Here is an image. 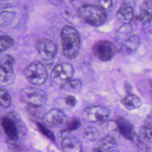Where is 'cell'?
<instances>
[{"instance_id": "1", "label": "cell", "mask_w": 152, "mask_h": 152, "mask_svg": "<svg viewBox=\"0 0 152 152\" xmlns=\"http://www.w3.org/2000/svg\"><path fill=\"white\" fill-rule=\"evenodd\" d=\"M62 50L68 59L75 58L80 52L81 39L77 30L70 26H65L61 31Z\"/></svg>"}, {"instance_id": "2", "label": "cell", "mask_w": 152, "mask_h": 152, "mask_svg": "<svg viewBox=\"0 0 152 152\" xmlns=\"http://www.w3.org/2000/svg\"><path fill=\"white\" fill-rule=\"evenodd\" d=\"M78 14L84 23L92 26H101L107 19L106 11L97 5H83L78 9Z\"/></svg>"}, {"instance_id": "3", "label": "cell", "mask_w": 152, "mask_h": 152, "mask_svg": "<svg viewBox=\"0 0 152 152\" xmlns=\"http://www.w3.org/2000/svg\"><path fill=\"white\" fill-rule=\"evenodd\" d=\"M19 96L23 102L35 107L43 106L48 99L47 94L43 90L33 87L21 89Z\"/></svg>"}, {"instance_id": "4", "label": "cell", "mask_w": 152, "mask_h": 152, "mask_svg": "<svg viewBox=\"0 0 152 152\" xmlns=\"http://www.w3.org/2000/svg\"><path fill=\"white\" fill-rule=\"evenodd\" d=\"M23 72L27 80L32 84H43L48 78L47 71L43 64L39 61L31 62L24 69Z\"/></svg>"}, {"instance_id": "5", "label": "cell", "mask_w": 152, "mask_h": 152, "mask_svg": "<svg viewBox=\"0 0 152 152\" xmlns=\"http://www.w3.org/2000/svg\"><path fill=\"white\" fill-rule=\"evenodd\" d=\"M93 55L99 60L104 62L110 61L115 53V46L107 40H99L92 46Z\"/></svg>"}, {"instance_id": "6", "label": "cell", "mask_w": 152, "mask_h": 152, "mask_svg": "<svg viewBox=\"0 0 152 152\" xmlns=\"http://www.w3.org/2000/svg\"><path fill=\"white\" fill-rule=\"evenodd\" d=\"M36 48L41 58L45 61H52L57 53V46L52 40L41 38L36 42Z\"/></svg>"}, {"instance_id": "7", "label": "cell", "mask_w": 152, "mask_h": 152, "mask_svg": "<svg viewBox=\"0 0 152 152\" xmlns=\"http://www.w3.org/2000/svg\"><path fill=\"white\" fill-rule=\"evenodd\" d=\"M74 68L69 63H59L54 66L51 76L54 81L61 83L70 80L74 74Z\"/></svg>"}, {"instance_id": "8", "label": "cell", "mask_w": 152, "mask_h": 152, "mask_svg": "<svg viewBox=\"0 0 152 152\" xmlns=\"http://www.w3.org/2000/svg\"><path fill=\"white\" fill-rule=\"evenodd\" d=\"M110 115L109 110L102 106H90L84 110V116L90 122H102L106 120Z\"/></svg>"}, {"instance_id": "9", "label": "cell", "mask_w": 152, "mask_h": 152, "mask_svg": "<svg viewBox=\"0 0 152 152\" xmlns=\"http://www.w3.org/2000/svg\"><path fill=\"white\" fill-rule=\"evenodd\" d=\"M116 124L119 132L125 138L134 141L136 144L141 141L139 136L133 131L132 125L125 119L118 118L116 120Z\"/></svg>"}, {"instance_id": "10", "label": "cell", "mask_w": 152, "mask_h": 152, "mask_svg": "<svg viewBox=\"0 0 152 152\" xmlns=\"http://www.w3.org/2000/svg\"><path fill=\"white\" fill-rule=\"evenodd\" d=\"M66 120L65 113L59 109H52L43 116V121L48 126L55 127L63 124Z\"/></svg>"}, {"instance_id": "11", "label": "cell", "mask_w": 152, "mask_h": 152, "mask_svg": "<svg viewBox=\"0 0 152 152\" xmlns=\"http://www.w3.org/2000/svg\"><path fill=\"white\" fill-rule=\"evenodd\" d=\"M1 125L5 133L11 140L16 141L18 139L19 132L14 117L11 115L4 117L1 121Z\"/></svg>"}, {"instance_id": "12", "label": "cell", "mask_w": 152, "mask_h": 152, "mask_svg": "<svg viewBox=\"0 0 152 152\" xmlns=\"http://www.w3.org/2000/svg\"><path fill=\"white\" fill-rule=\"evenodd\" d=\"M64 152H82L83 147L80 140L75 137L64 138L61 142Z\"/></svg>"}, {"instance_id": "13", "label": "cell", "mask_w": 152, "mask_h": 152, "mask_svg": "<svg viewBox=\"0 0 152 152\" xmlns=\"http://www.w3.org/2000/svg\"><path fill=\"white\" fill-rule=\"evenodd\" d=\"M137 19L142 23H147L152 20V2L143 1L140 6Z\"/></svg>"}, {"instance_id": "14", "label": "cell", "mask_w": 152, "mask_h": 152, "mask_svg": "<svg viewBox=\"0 0 152 152\" xmlns=\"http://www.w3.org/2000/svg\"><path fill=\"white\" fill-rule=\"evenodd\" d=\"M124 106L128 110H132L139 108L142 105L141 99L134 94H128L121 100Z\"/></svg>"}, {"instance_id": "15", "label": "cell", "mask_w": 152, "mask_h": 152, "mask_svg": "<svg viewBox=\"0 0 152 152\" xmlns=\"http://www.w3.org/2000/svg\"><path fill=\"white\" fill-rule=\"evenodd\" d=\"M116 17L123 23H129L134 17V11L132 7L128 5H121L116 12Z\"/></svg>"}, {"instance_id": "16", "label": "cell", "mask_w": 152, "mask_h": 152, "mask_svg": "<svg viewBox=\"0 0 152 152\" xmlns=\"http://www.w3.org/2000/svg\"><path fill=\"white\" fill-rule=\"evenodd\" d=\"M141 43L140 39L138 36L134 34L126 39L123 44V49L126 53L130 54L139 48Z\"/></svg>"}, {"instance_id": "17", "label": "cell", "mask_w": 152, "mask_h": 152, "mask_svg": "<svg viewBox=\"0 0 152 152\" xmlns=\"http://www.w3.org/2000/svg\"><path fill=\"white\" fill-rule=\"evenodd\" d=\"M14 58L9 54H2L0 55V67L8 72H14Z\"/></svg>"}, {"instance_id": "18", "label": "cell", "mask_w": 152, "mask_h": 152, "mask_svg": "<svg viewBox=\"0 0 152 152\" xmlns=\"http://www.w3.org/2000/svg\"><path fill=\"white\" fill-rule=\"evenodd\" d=\"M116 145L115 138L110 135H107L103 137L97 142V146L100 147L107 151L109 152L110 149Z\"/></svg>"}, {"instance_id": "19", "label": "cell", "mask_w": 152, "mask_h": 152, "mask_svg": "<svg viewBox=\"0 0 152 152\" xmlns=\"http://www.w3.org/2000/svg\"><path fill=\"white\" fill-rule=\"evenodd\" d=\"M16 14L13 11H4L0 12V26H7L13 23Z\"/></svg>"}, {"instance_id": "20", "label": "cell", "mask_w": 152, "mask_h": 152, "mask_svg": "<svg viewBox=\"0 0 152 152\" xmlns=\"http://www.w3.org/2000/svg\"><path fill=\"white\" fill-rule=\"evenodd\" d=\"M15 79L14 72H8L0 67V85L9 86L13 83Z\"/></svg>"}, {"instance_id": "21", "label": "cell", "mask_w": 152, "mask_h": 152, "mask_svg": "<svg viewBox=\"0 0 152 152\" xmlns=\"http://www.w3.org/2000/svg\"><path fill=\"white\" fill-rule=\"evenodd\" d=\"M14 39L0 31V52H4L14 45Z\"/></svg>"}, {"instance_id": "22", "label": "cell", "mask_w": 152, "mask_h": 152, "mask_svg": "<svg viewBox=\"0 0 152 152\" xmlns=\"http://www.w3.org/2000/svg\"><path fill=\"white\" fill-rule=\"evenodd\" d=\"M140 135L147 142L152 143V126L144 125L140 128Z\"/></svg>"}, {"instance_id": "23", "label": "cell", "mask_w": 152, "mask_h": 152, "mask_svg": "<svg viewBox=\"0 0 152 152\" xmlns=\"http://www.w3.org/2000/svg\"><path fill=\"white\" fill-rule=\"evenodd\" d=\"M12 103L10 93L5 89L0 87V106L4 108L9 107Z\"/></svg>"}, {"instance_id": "24", "label": "cell", "mask_w": 152, "mask_h": 152, "mask_svg": "<svg viewBox=\"0 0 152 152\" xmlns=\"http://www.w3.org/2000/svg\"><path fill=\"white\" fill-rule=\"evenodd\" d=\"M85 137L90 141H94L97 139L99 133L97 129L93 126L87 127L84 131Z\"/></svg>"}, {"instance_id": "25", "label": "cell", "mask_w": 152, "mask_h": 152, "mask_svg": "<svg viewBox=\"0 0 152 152\" xmlns=\"http://www.w3.org/2000/svg\"><path fill=\"white\" fill-rule=\"evenodd\" d=\"M81 125V122L78 118H72L68 121L62 129V132H69L77 129Z\"/></svg>"}, {"instance_id": "26", "label": "cell", "mask_w": 152, "mask_h": 152, "mask_svg": "<svg viewBox=\"0 0 152 152\" xmlns=\"http://www.w3.org/2000/svg\"><path fill=\"white\" fill-rule=\"evenodd\" d=\"M37 128L39 130V131L43 135H44L45 137H46L49 140H50L52 141H55V137L53 134L49 129H48L45 126H44L43 125H42L40 123H37Z\"/></svg>"}, {"instance_id": "27", "label": "cell", "mask_w": 152, "mask_h": 152, "mask_svg": "<svg viewBox=\"0 0 152 152\" xmlns=\"http://www.w3.org/2000/svg\"><path fill=\"white\" fill-rule=\"evenodd\" d=\"M68 86L72 90H78L82 86V83L79 79H70L66 81Z\"/></svg>"}, {"instance_id": "28", "label": "cell", "mask_w": 152, "mask_h": 152, "mask_svg": "<svg viewBox=\"0 0 152 152\" xmlns=\"http://www.w3.org/2000/svg\"><path fill=\"white\" fill-rule=\"evenodd\" d=\"M138 152H151V147L144 142L140 141L137 144Z\"/></svg>"}, {"instance_id": "29", "label": "cell", "mask_w": 152, "mask_h": 152, "mask_svg": "<svg viewBox=\"0 0 152 152\" xmlns=\"http://www.w3.org/2000/svg\"><path fill=\"white\" fill-rule=\"evenodd\" d=\"M97 5H99V7H100L101 8H102L103 10H104L106 11V10H109L112 7V1H110V0L99 1Z\"/></svg>"}, {"instance_id": "30", "label": "cell", "mask_w": 152, "mask_h": 152, "mask_svg": "<svg viewBox=\"0 0 152 152\" xmlns=\"http://www.w3.org/2000/svg\"><path fill=\"white\" fill-rule=\"evenodd\" d=\"M65 103L68 106L74 107L77 103L76 98L72 95H68L65 98Z\"/></svg>"}, {"instance_id": "31", "label": "cell", "mask_w": 152, "mask_h": 152, "mask_svg": "<svg viewBox=\"0 0 152 152\" xmlns=\"http://www.w3.org/2000/svg\"><path fill=\"white\" fill-rule=\"evenodd\" d=\"M92 152H108L106 150L103 149L102 148L100 147H98V146H96L94 147V148L93 150V151Z\"/></svg>"}, {"instance_id": "32", "label": "cell", "mask_w": 152, "mask_h": 152, "mask_svg": "<svg viewBox=\"0 0 152 152\" xmlns=\"http://www.w3.org/2000/svg\"><path fill=\"white\" fill-rule=\"evenodd\" d=\"M125 90H126L127 92L129 91L132 89L130 84L129 83H128V82H125Z\"/></svg>"}, {"instance_id": "33", "label": "cell", "mask_w": 152, "mask_h": 152, "mask_svg": "<svg viewBox=\"0 0 152 152\" xmlns=\"http://www.w3.org/2000/svg\"><path fill=\"white\" fill-rule=\"evenodd\" d=\"M148 84L150 86V87H152V80H148Z\"/></svg>"}, {"instance_id": "34", "label": "cell", "mask_w": 152, "mask_h": 152, "mask_svg": "<svg viewBox=\"0 0 152 152\" xmlns=\"http://www.w3.org/2000/svg\"><path fill=\"white\" fill-rule=\"evenodd\" d=\"M109 152H119V151L116 150H110Z\"/></svg>"}]
</instances>
